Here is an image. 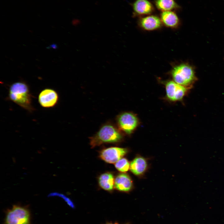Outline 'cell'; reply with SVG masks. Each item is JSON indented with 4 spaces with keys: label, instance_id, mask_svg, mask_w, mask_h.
I'll use <instances>...</instances> for the list:
<instances>
[{
    "label": "cell",
    "instance_id": "1",
    "mask_svg": "<svg viewBox=\"0 0 224 224\" xmlns=\"http://www.w3.org/2000/svg\"><path fill=\"white\" fill-rule=\"evenodd\" d=\"M8 98L29 112L34 110L32 105V96L28 85L25 82H18L12 84L9 89Z\"/></svg>",
    "mask_w": 224,
    "mask_h": 224
},
{
    "label": "cell",
    "instance_id": "2",
    "mask_svg": "<svg viewBox=\"0 0 224 224\" xmlns=\"http://www.w3.org/2000/svg\"><path fill=\"white\" fill-rule=\"evenodd\" d=\"M123 138V133L118 127L108 123L103 125L94 136L90 138V145L93 148L104 143L119 142Z\"/></svg>",
    "mask_w": 224,
    "mask_h": 224
},
{
    "label": "cell",
    "instance_id": "3",
    "mask_svg": "<svg viewBox=\"0 0 224 224\" xmlns=\"http://www.w3.org/2000/svg\"><path fill=\"white\" fill-rule=\"evenodd\" d=\"M172 80L191 89L197 80L194 69L189 64L182 63L175 65L170 72Z\"/></svg>",
    "mask_w": 224,
    "mask_h": 224
},
{
    "label": "cell",
    "instance_id": "4",
    "mask_svg": "<svg viewBox=\"0 0 224 224\" xmlns=\"http://www.w3.org/2000/svg\"><path fill=\"white\" fill-rule=\"evenodd\" d=\"M3 224H31V214L26 207L13 205L6 212Z\"/></svg>",
    "mask_w": 224,
    "mask_h": 224
},
{
    "label": "cell",
    "instance_id": "5",
    "mask_svg": "<svg viewBox=\"0 0 224 224\" xmlns=\"http://www.w3.org/2000/svg\"><path fill=\"white\" fill-rule=\"evenodd\" d=\"M117 126L123 133L130 135L133 133L139 125V120L137 115L130 112H125L116 117Z\"/></svg>",
    "mask_w": 224,
    "mask_h": 224
},
{
    "label": "cell",
    "instance_id": "6",
    "mask_svg": "<svg viewBox=\"0 0 224 224\" xmlns=\"http://www.w3.org/2000/svg\"><path fill=\"white\" fill-rule=\"evenodd\" d=\"M166 97L172 102L182 100L190 89L181 85L172 80L165 82Z\"/></svg>",
    "mask_w": 224,
    "mask_h": 224
},
{
    "label": "cell",
    "instance_id": "7",
    "mask_svg": "<svg viewBox=\"0 0 224 224\" xmlns=\"http://www.w3.org/2000/svg\"><path fill=\"white\" fill-rule=\"evenodd\" d=\"M128 152L126 148L118 147H111L101 150L99 157L109 163H115L125 155Z\"/></svg>",
    "mask_w": 224,
    "mask_h": 224
},
{
    "label": "cell",
    "instance_id": "8",
    "mask_svg": "<svg viewBox=\"0 0 224 224\" xmlns=\"http://www.w3.org/2000/svg\"><path fill=\"white\" fill-rule=\"evenodd\" d=\"M59 96L57 92L51 88H46L42 91L39 95L38 102L40 105L45 108L54 107L58 101Z\"/></svg>",
    "mask_w": 224,
    "mask_h": 224
},
{
    "label": "cell",
    "instance_id": "9",
    "mask_svg": "<svg viewBox=\"0 0 224 224\" xmlns=\"http://www.w3.org/2000/svg\"><path fill=\"white\" fill-rule=\"evenodd\" d=\"M138 23L142 29L147 31L159 29L162 25L160 17L153 15H149L141 17L139 20Z\"/></svg>",
    "mask_w": 224,
    "mask_h": 224
},
{
    "label": "cell",
    "instance_id": "10",
    "mask_svg": "<svg viewBox=\"0 0 224 224\" xmlns=\"http://www.w3.org/2000/svg\"><path fill=\"white\" fill-rule=\"evenodd\" d=\"M135 15L143 16L150 15L154 11V8L149 0H136L132 5Z\"/></svg>",
    "mask_w": 224,
    "mask_h": 224
},
{
    "label": "cell",
    "instance_id": "11",
    "mask_svg": "<svg viewBox=\"0 0 224 224\" xmlns=\"http://www.w3.org/2000/svg\"><path fill=\"white\" fill-rule=\"evenodd\" d=\"M133 187V183L129 176L125 173L119 174L114 180V187L120 191L127 192Z\"/></svg>",
    "mask_w": 224,
    "mask_h": 224
},
{
    "label": "cell",
    "instance_id": "12",
    "mask_svg": "<svg viewBox=\"0 0 224 224\" xmlns=\"http://www.w3.org/2000/svg\"><path fill=\"white\" fill-rule=\"evenodd\" d=\"M160 18L162 25L167 27L176 28L179 25L180 19L174 11L162 12Z\"/></svg>",
    "mask_w": 224,
    "mask_h": 224
},
{
    "label": "cell",
    "instance_id": "13",
    "mask_svg": "<svg viewBox=\"0 0 224 224\" xmlns=\"http://www.w3.org/2000/svg\"><path fill=\"white\" fill-rule=\"evenodd\" d=\"M147 166L146 159L142 156L135 157L130 164V169L132 172L136 175L143 174L146 171Z\"/></svg>",
    "mask_w": 224,
    "mask_h": 224
},
{
    "label": "cell",
    "instance_id": "14",
    "mask_svg": "<svg viewBox=\"0 0 224 224\" xmlns=\"http://www.w3.org/2000/svg\"><path fill=\"white\" fill-rule=\"evenodd\" d=\"M114 177L112 173L106 172L100 175L98 178L100 186L105 190L111 192L114 187Z\"/></svg>",
    "mask_w": 224,
    "mask_h": 224
},
{
    "label": "cell",
    "instance_id": "15",
    "mask_svg": "<svg viewBox=\"0 0 224 224\" xmlns=\"http://www.w3.org/2000/svg\"><path fill=\"white\" fill-rule=\"evenodd\" d=\"M155 4L157 8L161 12L173 11L180 8L174 0H155Z\"/></svg>",
    "mask_w": 224,
    "mask_h": 224
},
{
    "label": "cell",
    "instance_id": "16",
    "mask_svg": "<svg viewBox=\"0 0 224 224\" xmlns=\"http://www.w3.org/2000/svg\"><path fill=\"white\" fill-rule=\"evenodd\" d=\"M130 164L127 159L121 158L115 163V167L119 171L125 172L130 169Z\"/></svg>",
    "mask_w": 224,
    "mask_h": 224
},
{
    "label": "cell",
    "instance_id": "17",
    "mask_svg": "<svg viewBox=\"0 0 224 224\" xmlns=\"http://www.w3.org/2000/svg\"><path fill=\"white\" fill-rule=\"evenodd\" d=\"M105 224H120L117 222H107ZM122 224H130L129 223L127 222Z\"/></svg>",
    "mask_w": 224,
    "mask_h": 224
}]
</instances>
